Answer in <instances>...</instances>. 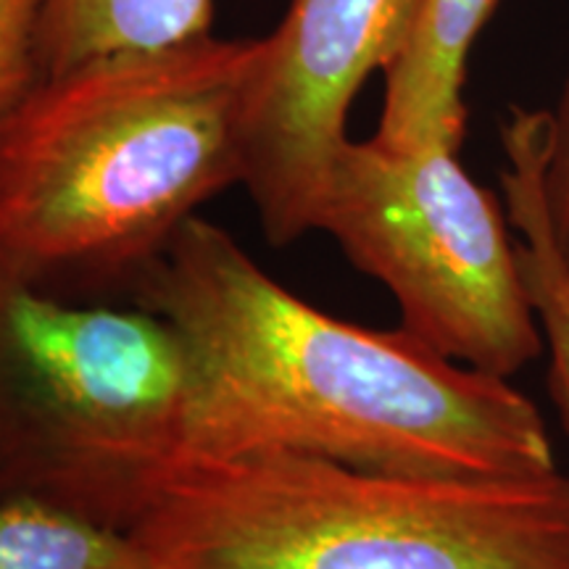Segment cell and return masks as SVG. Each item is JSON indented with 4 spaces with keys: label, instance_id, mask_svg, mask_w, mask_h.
<instances>
[{
    "label": "cell",
    "instance_id": "9c48e42d",
    "mask_svg": "<svg viewBox=\"0 0 569 569\" xmlns=\"http://www.w3.org/2000/svg\"><path fill=\"white\" fill-rule=\"evenodd\" d=\"M213 0H42V74L103 53L174 46L211 34Z\"/></svg>",
    "mask_w": 569,
    "mask_h": 569
},
{
    "label": "cell",
    "instance_id": "8fae6325",
    "mask_svg": "<svg viewBox=\"0 0 569 569\" xmlns=\"http://www.w3.org/2000/svg\"><path fill=\"white\" fill-rule=\"evenodd\" d=\"M40 11L42 0H0V117L42 77Z\"/></svg>",
    "mask_w": 569,
    "mask_h": 569
},
{
    "label": "cell",
    "instance_id": "8992f818",
    "mask_svg": "<svg viewBox=\"0 0 569 569\" xmlns=\"http://www.w3.org/2000/svg\"><path fill=\"white\" fill-rule=\"evenodd\" d=\"M425 0H293L264 38L246 113L243 184L274 246L317 230L346 119L369 74L386 71Z\"/></svg>",
    "mask_w": 569,
    "mask_h": 569
},
{
    "label": "cell",
    "instance_id": "7a4b0ae2",
    "mask_svg": "<svg viewBox=\"0 0 569 569\" xmlns=\"http://www.w3.org/2000/svg\"><path fill=\"white\" fill-rule=\"evenodd\" d=\"M264 38H193L42 74L0 117V248L53 293H106L243 184Z\"/></svg>",
    "mask_w": 569,
    "mask_h": 569
},
{
    "label": "cell",
    "instance_id": "52a82bcc",
    "mask_svg": "<svg viewBox=\"0 0 569 569\" xmlns=\"http://www.w3.org/2000/svg\"><path fill=\"white\" fill-rule=\"evenodd\" d=\"M498 0H425L401 56L382 71L386 101L375 142L390 151L461 148L467 61Z\"/></svg>",
    "mask_w": 569,
    "mask_h": 569
},
{
    "label": "cell",
    "instance_id": "30bf717a",
    "mask_svg": "<svg viewBox=\"0 0 569 569\" xmlns=\"http://www.w3.org/2000/svg\"><path fill=\"white\" fill-rule=\"evenodd\" d=\"M0 569L153 567L130 530L34 498H0Z\"/></svg>",
    "mask_w": 569,
    "mask_h": 569
},
{
    "label": "cell",
    "instance_id": "ba28073f",
    "mask_svg": "<svg viewBox=\"0 0 569 569\" xmlns=\"http://www.w3.org/2000/svg\"><path fill=\"white\" fill-rule=\"evenodd\" d=\"M546 140V111H511L501 127L507 169L501 172L509 219L519 232V261L528 280L532 306L549 351V386L561 422L569 430V264L553 243L543 190L540 159Z\"/></svg>",
    "mask_w": 569,
    "mask_h": 569
},
{
    "label": "cell",
    "instance_id": "277c9868",
    "mask_svg": "<svg viewBox=\"0 0 569 569\" xmlns=\"http://www.w3.org/2000/svg\"><path fill=\"white\" fill-rule=\"evenodd\" d=\"M188 401L169 322L53 293L0 248V498L132 530L182 459Z\"/></svg>",
    "mask_w": 569,
    "mask_h": 569
},
{
    "label": "cell",
    "instance_id": "3957f363",
    "mask_svg": "<svg viewBox=\"0 0 569 569\" xmlns=\"http://www.w3.org/2000/svg\"><path fill=\"white\" fill-rule=\"evenodd\" d=\"M130 532L153 569H569V478L182 457Z\"/></svg>",
    "mask_w": 569,
    "mask_h": 569
},
{
    "label": "cell",
    "instance_id": "5b68a950",
    "mask_svg": "<svg viewBox=\"0 0 569 569\" xmlns=\"http://www.w3.org/2000/svg\"><path fill=\"white\" fill-rule=\"evenodd\" d=\"M457 153L348 138L327 174L317 230L386 284L409 336L509 380L538 359L543 336L501 206Z\"/></svg>",
    "mask_w": 569,
    "mask_h": 569
},
{
    "label": "cell",
    "instance_id": "7c38bea8",
    "mask_svg": "<svg viewBox=\"0 0 569 569\" xmlns=\"http://www.w3.org/2000/svg\"><path fill=\"white\" fill-rule=\"evenodd\" d=\"M540 190H543L553 243L569 264V74L561 84L553 111H546Z\"/></svg>",
    "mask_w": 569,
    "mask_h": 569
},
{
    "label": "cell",
    "instance_id": "6da1fadb",
    "mask_svg": "<svg viewBox=\"0 0 569 569\" xmlns=\"http://www.w3.org/2000/svg\"><path fill=\"white\" fill-rule=\"evenodd\" d=\"M132 296L177 332L190 372L182 457L293 451L417 478L553 472L543 417L503 377L282 288L193 217Z\"/></svg>",
    "mask_w": 569,
    "mask_h": 569
}]
</instances>
